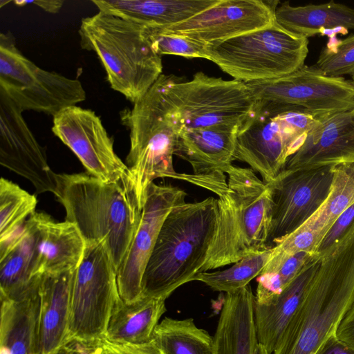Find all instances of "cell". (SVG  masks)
<instances>
[{
	"label": "cell",
	"instance_id": "obj_33",
	"mask_svg": "<svg viewBox=\"0 0 354 354\" xmlns=\"http://www.w3.org/2000/svg\"><path fill=\"white\" fill-rule=\"evenodd\" d=\"M315 66L328 77L353 75L354 34L343 39H338L336 35L328 37Z\"/></svg>",
	"mask_w": 354,
	"mask_h": 354
},
{
	"label": "cell",
	"instance_id": "obj_5",
	"mask_svg": "<svg viewBox=\"0 0 354 354\" xmlns=\"http://www.w3.org/2000/svg\"><path fill=\"white\" fill-rule=\"evenodd\" d=\"M166 77L162 74L131 109L120 112L121 122L129 131L126 165L141 209L149 187L158 178H176L206 188L200 177L178 173L174 167L180 129L165 95Z\"/></svg>",
	"mask_w": 354,
	"mask_h": 354
},
{
	"label": "cell",
	"instance_id": "obj_8",
	"mask_svg": "<svg viewBox=\"0 0 354 354\" xmlns=\"http://www.w3.org/2000/svg\"><path fill=\"white\" fill-rule=\"evenodd\" d=\"M167 75L165 95L173 117L184 130L215 126L240 127L255 102L245 82L195 73L190 81Z\"/></svg>",
	"mask_w": 354,
	"mask_h": 354
},
{
	"label": "cell",
	"instance_id": "obj_17",
	"mask_svg": "<svg viewBox=\"0 0 354 354\" xmlns=\"http://www.w3.org/2000/svg\"><path fill=\"white\" fill-rule=\"evenodd\" d=\"M23 111L0 90V164L28 180L38 194L57 189V174L46 150L28 126Z\"/></svg>",
	"mask_w": 354,
	"mask_h": 354
},
{
	"label": "cell",
	"instance_id": "obj_36",
	"mask_svg": "<svg viewBox=\"0 0 354 354\" xmlns=\"http://www.w3.org/2000/svg\"><path fill=\"white\" fill-rule=\"evenodd\" d=\"M102 354H165L154 339L143 344H117L102 339Z\"/></svg>",
	"mask_w": 354,
	"mask_h": 354
},
{
	"label": "cell",
	"instance_id": "obj_26",
	"mask_svg": "<svg viewBox=\"0 0 354 354\" xmlns=\"http://www.w3.org/2000/svg\"><path fill=\"white\" fill-rule=\"evenodd\" d=\"M275 19L286 29L307 38L354 30V8L334 1L299 6L285 1L277 8Z\"/></svg>",
	"mask_w": 354,
	"mask_h": 354
},
{
	"label": "cell",
	"instance_id": "obj_11",
	"mask_svg": "<svg viewBox=\"0 0 354 354\" xmlns=\"http://www.w3.org/2000/svg\"><path fill=\"white\" fill-rule=\"evenodd\" d=\"M86 243L72 278L68 338L100 339L120 298L117 270L104 241Z\"/></svg>",
	"mask_w": 354,
	"mask_h": 354
},
{
	"label": "cell",
	"instance_id": "obj_14",
	"mask_svg": "<svg viewBox=\"0 0 354 354\" xmlns=\"http://www.w3.org/2000/svg\"><path fill=\"white\" fill-rule=\"evenodd\" d=\"M52 131L75 154L87 173L104 182H115L129 174L93 111L77 105L65 108L53 116Z\"/></svg>",
	"mask_w": 354,
	"mask_h": 354
},
{
	"label": "cell",
	"instance_id": "obj_15",
	"mask_svg": "<svg viewBox=\"0 0 354 354\" xmlns=\"http://www.w3.org/2000/svg\"><path fill=\"white\" fill-rule=\"evenodd\" d=\"M279 1L218 0L211 7L159 30L186 36L203 45L221 42L276 21Z\"/></svg>",
	"mask_w": 354,
	"mask_h": 354
},
{
	"label": "cell",
	"instance_id": "obj_6",
	"mask_svg": "<svg viewBox=\"0 0 354 354\" xmlns=\"http://www.w3.org/2000/svg\"><path fill=\"white\" fill-rule=\"evenodd\" d=\"M79 35L81 47L97 55L111 88L133 104L162 74L161 56L142 25L99 10L82 19Z\"/></svg>",
	"mask_w": 354,
	"mask_h": 354
},
{
	"label": "cell",
	"instance_id": "obj_42",
	"mask_svg": "<svg viewBox=\"0 0 354 354\" xmlns=\"http://www.w3.org/2000/svg\"><path fill=\"white\" fill-rule=\"evenodd\" d=\"M351 80L353 81V82L354 83V75L351 76Z\"/></svg>",
	"mask_w": 354,
	"mask_h": 354
},
{
	"label": "cell",
	"instance_id": "obj_39",
	"mask_svg": "<svg viewBox=\"0 0 354 354\" xmlns=\"http://www.w3.org/2000/svg\"><path fill=\"white\" fill-rule=\"evenodd\" d=\"M315 354H354V347L344 342L335 334L328 338Z\"/></svg>",
	"mask_w": 354,
	"mask_h": 354
},
{
	"label": "cell",
	"instance_id": "obj_30",
	"mask_svg": "<svg viewBox=\"0 0 354 354\" xmlns=\"http://www.w3.org/2000/svg\"><path fill=\"white\" fill-rule=\"evenodd\" d=\"M332 171L328 196L319 210L301 226L316 232L321 241L337 217L354 203V161L334 165Z\"/></svg>",
	"mask_w": 354,
	"mask_h": 354
},
{
	"label": "cell",
	"instance_id": "obj_4",
	"mask_svg": "<svg viewBox=\"0 0 354 354\" xmlns=\"http://www.w3.org/2000/svg\"><path fill=\"white\" fill-rule=\"evenodd\" d=\"M217 199L216 225L202 272L235 263L269 248L273 198L270 183L250 168L232 165Z\"/></svg>",
	"mask_w": 354,
	"mask_h": 354
},
{
	"label": "cell",
	"instance_id": "obj_3",
	"mask_svg": "<svg viewBox=\"0 0 354 354\" xmlns=\"http://www.w3.org/2000/svg\"><path fill=\"white\" fill-rule=\"evenodd\" d=\"M354 301V232L320 257L306 297L272 354H315Z\"/></svg>",
	"mask_w": 354,
	"mask_h": 354
},
{
	"label": "cell",
	"instance_id": "obj_29",
	"mask_svg": "<svg viewBox=\"0 0 354 354\" xmlns=\"http://www.w3.org/2000/svg\"><path fill=\"white\" fill-rule=\"evenodd\" d=\"M153 339L165 354H214L213 337L192 318H164Z\"/></svg>",
	"mask_w": 354,
	"mask_h": 354
},
{
	"label": "cell",
	"instance_id": "obj_28",
	"mask_svg": "<svg viewBox=\"0 0 354 354\" xmlns=\"http://www.w3.org/2000/svg\"><path fill=\"white\" fill-rule=\"evenodd\" d=\"M37 229L31 215L20 241L0 259L1 299L17 297L42 275L37 273Z\"/></svg>",
	"mask_w": 354,
	"mask_h": 354
},
{
	"label": "cell",
	"instance_id": "obj_12",
	"mask_svg": "<svg viewBox=\"0 0 354 354\" xmlns=\"http://www.w3.org/2000/svg\"><path fill=\"white\" fill-rule=\"evenodd\" d=\"M255 102L272 103L316 118L354 106V83L304 65L282 77L245 82Z\"/></svg>",
	"mask_w": 354,
	"mask_h": 354
},
{
	"label": "cell",
	"instance_id": "obj_24",
	"mask_svg": "<svg viewBox=\"0 0 354 354\" xmlns=\"http://www.w3.org/2000/svg\"><path fill=\"white\" fill-rule=\"evenodd\" d=\"M41 276L17 297L1 299L0 354H36Z\"/></svg>",
	"mask_w": 354,
	"mask_h": 354
},
{
	"label": "cell",
	"instance_id": "obj_37",
	"mask_svg": "<svg viewBox=\"0 0 354 354\" xmlns=\"http://www.w3.org/2000/svg\"><path fill=\"white\" fill-rule=\"evenodd\" d=\"M102 339L68 338L53 354H102Z\"/></svg>",
	"mask_w": 354,
	"mask_h": 354
},
{
	"label": "cell",
	"instance_id": "obj_1",
	"mask_svg": "<svg viewBox=\"0 0 354 354\" xmlns=\"http://www.w3.org/2000/svg\"><path fill=\"white\" fill-rule=\"evenodd\" d=\"M54 194L66 220L77 227L86 242H105L118 271L142 213L129 174L115 182L88 173L57 174Z\"/></svg>",
	"mask_w": 354,
	"mask_h": 354
},
{
	"label": "cell",
	"instance_id": "obj_22",
	"mask_svg": "<svg viewBox=\"0 0 354 354\" xmlns=\"http://www.w3.org/2000/svg\"><path fill=\"white\" fill-rule=\"evenodd\" d=\"M73 272L41 276L36 354H53L68 338Z\"/></svg>",
	"mask_w": 354,
	"mask_h": 354
},
{
	"label": "cell",
	"instance_id": "obj_41",
	"mask_svg": "<svg viewBox=\"0 0 354 354\" xmlns=\"http://www.w3.org/2000/svg\"><path fill=\"white\" fill-rule=\"evenodd\" d=\"M254 354H270V353H268V350L266 349V348L264 346L258 343L255 348Z\"/></svg>",
	"mask_w": 354,
	"mask_h": 354
},
{
	"label": "cell",
	"instance_id": "obj_20",
	"mask_svg": "<svg viewBox=\"0 0 354 354\" xmlns=\"http://www.w3.org/2000/svg\"><path fill=\"white\" fill-rule=\"evenodd\" d=\"M37 233V273L55 274L75 270L82 261L86 241L77 227L48 214L34 212Z\"/></svg>",
	"mask_w": 354,
	"mask_h": 354
},
{
	"label": "cell",
	"instance_id": "obj_35",
	"mask_svg": "<svg viewBox=\"0 0 354 354\" xmlns=\"http://www.w3.org/2000/svg\"><path fill=\"white\" fill-rule=\"evenodd\" d=\"M353 232H354V203L337 217L319 243L316 254L321 257Z\"/></svg>",
	"mask_w": 354,
	"mask_h": 354
},
{
	"label": "cell",
	"instance_id": "obj_18",
	"mask_svg": "<svg viewBox=\"0 0 354 354\" xmlns=\"http://www.w3.org/2000/svg\"><path fill=\"white\" fill-rule=\"evenodd\" d=\"M239 127L215 126L181 131L175 155L187 161L193 174L205 180L218 196L227 187L224 174L235 160Z\"/></svg>",
	"mask_w": 354,
	"mask_h": 354
},
{
	"label": "cell",
	"instance_id": "obj_10",
	"mask_svg": "<svg viewBox=\"0 0 354 354\" xmlns=\"http://www.w3.org/2000/svg\"><path fill=\"white\" fill-rule=\"evenodd\" d=\"M0 90L23 111L41 112L53 117L86 100L79 80L36 65L20 52L9 32L0 35Z\"/></svg>",
	"mask_w": 354,
	"mask_h": 354
},
{
	"label": "cell",
	"instance_id": "obj_40",
	"mask_svg": "<svg viewBox=\"0 0 354 354\" xmlns=\"http://www.w3.org/2000/svg\"><path fill=\"white\" fill-rule=\"evenodd\" d=\"M13 3L17 6H25L27 5H35L45 12L48 13L55 14L59 12L60 9L62 8L64 1L61 0H49V1H26V0H20V1H14Z\"/></svg>",
	"mask_w": 354,
	"mask_h": 354
},
{
	"label": "cell",
	"instance_id": "obj_32",
	"mask_svg": "<svg viewBox=\"0 0 354 354\" xmlns=\"http://www.w3.org/2000/svg\"><path fill=\"white\" fill-rule=\"evenodd\" d=\"M37 200L15 183L0 180V240L19 227L34 212Z\"/></svg>",
	"mask_w": 354,
	"mask_h": 354
},
{
	"label": "cell",
	"instance_id": "obj_38",
	"mask_svg": "<svg viewBox=\"0 0 354 354\" xmlns=\"http://www.w3.org/2000/svg\"><path fill=\"white\" fill-rule=\"evenodd\" d=\"M336 335L346 344L354 347V301L339 324Z\"/></svg>",
	"mask_w": 354,
	"mask_h": 354
},
{
	"label": "cell",
	"instance_id": "obj_13",
	"mask_svg": "<svg viewBox=\"0 0 354 354\" xmlns=\"http://www.w3.org/2000/svg\"><path fill=\"white\" fill-rule=\"evenodd\" d=\"M332 168L284 169L270 183L273 208L269 248L297 230L322 207L330 193Z\"/></svg>",
	"mask_w": 354,
	"mask_h": 354
},
{
	"label": "cell",
	"instance_id": "obj_23",
	"mask_svg": "<svg viewBox=\"0 0 354 354\" xmlns=\"http://www.w3.org/2000/svg\"><path fill=\"white\" fill-rule=\"evenodd\" d=\"M254 301L250 284L225 294L213 336L214 354H254L258 344Z\"/></svg>",
	"mask_w": 354,
	"mask_h": 354
},
{
	"label": "cell",
	"instance_id": "obj_19",
	"mask_svg": "<svg viewBox=\"0 0 354 354\" xmlns=\"http://www.w3.org/2000/svg\"><path fill=\"white\" fill-rule=\"evenodd\" d=\"M351 161H354V106L317 118L284 169L334 166Z\"/></svg>",
	"mask_w": 354,
	"mask_h": 354
},
{
	"label": "cell",
	"instance_id": "obj_21",
	"mask_svg": "<svg viewBox=\"0 0 354 354\" xmlns=\"http://www.w3.org/2000/svg\"><path fill=\"white\" fill-rule=\"evenodd\" d=\"M320 257H315L296 277L266 304L254 301V313L258 343L272 354L279 345L289 324L300 308L310 283L319 266Z\"/></svg>",
	"mask_w": 354,
	"mask_h": 354
},
{
	"label": "cell",
	"instance_id": "obj_2",
	"mask_svg": "<svg viewBox=\"0 0 354 354\" xmlns=\"http://www.w3.org/2000/svg\"><path fill=\"white\" fill-rule=\"evenodd\" d=\"M217 199L182 203L166 216L142 277V296L167 299L204 266L215 232Z\"/></svg>",
	"mask_w": 354,
	"mask_h": 354
},
{
	"label": "cell",
	"instance_id": "obj_27",
	"mask_svg": "<svg viewBox=\"0 0 354 354\" xmlns=\"http://www.w3.org/2000/svg\"><path fill=\"white\" fill-rule=\"evenodd\" d=\"M166 299L142 296L125 302L115 303L104 336L117 344H143L153 339L154 331L166 312Z\"/></svg>",
	"mask_w": 354,
	"mask_h": 354
},
{
	"label": "cell",
	"instance_id": "obj_16",
	"mask_svg": "<svg viewBox=\"0 0 354 354\" xmlns=\"http://www.w3.org/2000/svg\"><path fill=\"white\" fill-rule=\"evenodd\" d=\"M186 196L178 187L154 183L149 187L137 230L117 271L122 301L131 302L142 297L143 274L162 223L174 206L185 202Z\"/></svg>",
	"mask_w": 354,
	"mask_h": 354
},
{
	"label": "cell",
	"instance_id": "obj_9",
	"mask_svg": "<svg viewBox=\"0 0 354 354\" xmlns=\"http://www.w3.org/2000/svg\"><path fill=\"white\" fill-rule=\"evenodd\" d=\"M313 115L272 103L255 102L239 129L235 160L246 162L266 183L284 169L315 123Z\"/></svg>",
	"mask_w": 354,
	"mask_h": 354
},
{
	"label": "cell",
	"instance_id": "obj_25",
	"mask_svg": "<svg viewBox=\"0 0 354 354\" xmlns=\"http://www.w3.org/2000/svg\"><path fill=\"white\" fill-rule=\"evenodd\" d=\"M218 0H93L100 11L150 27L180 23Z\"/></svg>",
	"mask_w": 354,
	"mask_h": 354
},
{
	"label": "cell",
	"instance_id": "obj_34",
	"mask_svg": "<svg viewBox=\"0 0 354 354\" xmlns=\"http://www.w3.org/2000/svg\"><path fill=\"white\" fill-rule=\"evenodd\" d=\"M143 26L152 47L159 55L207 59L205 46L203 44L186 36L164 32L154 27Z\"/></svg>",
	"mask_w": 354,
	"mask_h": 354
},
{
	"label": "cell",
	"instance_id": "obj_31",
	"mask_svg": "<svg viewBox=\"0 0 354 354\" xmlns=\"http://www.w3.org/2000/svg\"><path fill=\"white\" fill-rule=\"evenodd\" d=\"M272 253V247L250 254L223 270L198 273L193 281L204 283L214 291L230 293L249 285L264 270Z\"/></svg>",
	"mask_w": 354,
	"mask_h": 354
},
{
	"label": "cell",
	"instance_id": "obj_7",
	"mask_svg": "<svg viewBox=\"0 0 354 354\" xmlns=\"http://www.w3.org/2000/svg\"><path fill=\"white\" fill-rule=\"evenodd\" d=\"M308 38L277 21L266 27L205 46L207 59L243 82L288 75L304 66Z\"/></svg>",
	"mask_w": 354,
	"mask_h": 354
}]
</instances>
